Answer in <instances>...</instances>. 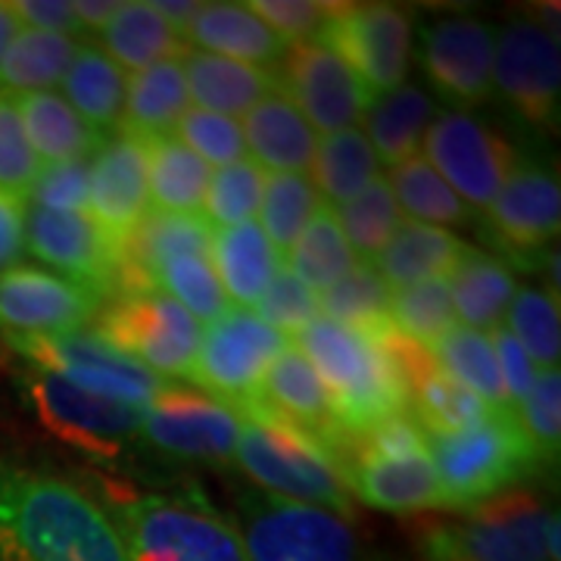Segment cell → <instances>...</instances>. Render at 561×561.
I'll return each mask as SVG.
<instances>
[{
  "mask_svg": "<svg viewBox=\"0 0 561 561\" xmlns=\"http://www.w3.org/2000/svg\"><path fill=\"white\" fill-rule=\"evenodd\" d=\"M0 561H128L110 515L62 478L0 461Z\"/></svg>",
  "mask_w": 561,
  "mask_h": 561,
  "instance_id": "6da1fadb",
  "label": "cell"
},
{
  "mask_svg": "<svg viewBox=\"0 0 561 561\" xmlns=\"http://www.w3.org/2000/svg\"><path fill=\"white\" fill-rule=\"evenodd\" d=\"M103 496L128 561H250L234 522L197 490L135 493L103 481Z\"/></svg>",
  "mask_w": 561,
  "mask_h": 561,
  "instance_id": "7a4b0ae2",
  "label": "cell"
},
{
  "mask_svg": "<svg viewBox=\"0 0 561 561\" xmlns=\"http://www.w3.org/2000/svg\"><path fill=\"white\" fill-rule=\"evenodd\" d=\"M294 346L316 368L346 434H362L393 415H405V387L397 365L371 331L316 319L297 334Z\"/></svg>",
  "mask_w": 561,
  "mask_h": 561,
  "instance_id": "3957f363",
  "label": "cell"
},
{
  "mask_svg": "<svg viewBox=\"0 0 561 561\" xmlns=\"http://www.w3.org/2000/svg\"><path fill=\"white\" fill-rule=\"evenodd\" d=\"M241 415V440L234 459L262 493L287 502L319 505L346 518L353 496L337 459L316 437L275 415L260 397L231 405Z\"/></svg>",
  "mask_w": 561,
  "mask_h": 561,
  "instance_id": "277c9868",
  "label": "cell"
},
{
  "mask_svg": "<svg viewBox=\"0 0 561 561\" xmlns=\"http://www.w3.org/2000/svg\"><path fill=\"white\" fill-rule=\"evenodd\" d=\"M427 453L449 512H468L505 490L524 486L542 465L515 412L490 415L459 434L427 437Z\"/></svg>",
  "mask_w": 561,
  "mask_h": 561,
  "instance_id": "5b68a950",
  "label": "cell"
},
{
  "mask_svg": "<svg viewBox=\"0 0 561 561\" xmlns=\"http://www.w3.org/2000/svg\"><path fill=\"white\" fill-rule=\"evenodd\" d=\"M16 390L41 427L79 456L119 465L138 446L140 409L135 405L88 393L35 365L16 375Z\"/></svg>",
  "mask_w": 561,
  "mask_h": 561,
  "instance_id": "8992f818",
  "label": "cell"
},
{
  "mask_svg": "<svg viewBox=\"0 0 561 561\" xmlns=\"http://www.w3.org/2000/svg\"><path fill=\"white\" fill-rule=\"evenodd\" d=\"M234 527L250 561H365L356 527L319 505L241 490Z\"/></svg>",
  "mask_w": 561,
  "mask_h": 561,
  "instance_id": "52a82bcc",
  "label": "cell"
},
{
  "mask_svg": "<svg viewBox=\"0 0 561 561\" xmlns=\"http://www.w3.org/2000/svg\"><path fill=\"white\" fill-rule=\"evenodd\" d=\"M552 512L540 493L515 486L468 508L461 522L431 527L421 549L453 561H556L546 542Z\"/></svg>",
  "mask_w": 561,
  "mask_h": 561,
  "instance_id": "ba28073f",
  "label": "cell"
},
{
  "mask_svg": "<svg viewBox=\"0 0 561 561\" xmlns=\"http://www.w3.org/2000/svg\"><path fill=\"white\" fill-rule=\"evenodd\" d=\"M94 334L160 378L169 375L191 381L201 346V324L162 290L116 297L94 316Z\"/></svg>",
  "mask_w": 561,
  "mask_h": 561,
  "instance_id": "9c48e42d",
  "label": "cell"
},
{
  "mask_svg": "<svg viewBox=\"0 0 561 561\" xmlns=\"http://www.w3.org/2000/svg\"><path fill=\"white\" fill-rule=\"evenodd\" d=\"M3 343L35 368L54 371L69 383L106 400L147 409L157 400L165 378L153 375L140 362L106 346L98 334H3Z\"/></svg>",
  "mask_w": 561,
  "mask_h": 561,
  "instance_id": "30bf717a",
  "label": "cell"
},
{
  "mask_svg": "<svg viewBox=\"0 0 561 561\" xmlns=\"http://www.w3.org/2000/svg\"><path fill=\"white\" fill-rule=\"evenodd\" d=\"M341 57L371 98L405 84L412 62V16L390 3H343L321 25L319 38Z\"/></svg>",
  "mask_w": 561,
  "mask_h": 561,
  "instance_id": "8fae6325",
  "label": "cell"
},
{
  "mask_svg": "<svg viewBox=\"0 0 561 561\" xmlns=\"http://www.w3.org/2000/svg\"><path fill=\"white\" fill-rule=\"evenodd\" d=\"M421 157L474 213L496 201L502 184L522 165L518 150L500 131L456 110H446L431 122Z\"/></svg>",
  "mask_w": 561,
  "mask_h": 561,
  "instance_id": "7c38bea8",
  "label": "cell"
},
{
  "mask_svg": "<svg viewBox=\"0 0 561 561\" xmlns=\"http://www.w3.org/2000/svg\"><path fill=\"white\" fill-rule=\"evenodd\" d=\"M537 131H556L561 113V47L534 16L502 25L493 54V91Z\"/></svg>",
  "mask_w": 561,
  "mask_h": 561,
  "instance_id": "4fadbf2b",
  "label": "cell"
},
{
  "mask_svg": "<svg viewBox=\"0 0 561 561\" xmlns=\"http://www.w3.org/2000/svg\"><path fill=\"white\" fill-rule=\"evenodd\" d=\"M287 350V337L268 328L250 309H228L221 319L206 324L197 346L191 381L201 383L203 393L238 405L260 397L262 378L268 365Z\"/></svg>",
  "mask_w": 561,
  "mask_h": 561,
  "instance_id": "5bb4252c",
  "label": "cell"
},
{
  "mask_svg": "<svg viewBox=\"0 0 561 561\" xmlns=\"http://www.w3.org/2000/svg\"><path fill=\"white\" fill-rule=\"evenodd\" d=\"M140 440L165 456L225 465L241 440V415L194 387L165 383L157 400L140 409Z\"/></svg>",
  "mask_w": 561,
  "mask_h": 561,
  "instance_id": "9a60e30c",
  "label": "cell"
},
{
  "mask_svg": "<svg viewBox=\"0 0 561 561\" xmlns=\"http://www.w3.org/2000/svg\"><path fill=\"white\" fill-rule=\"evenodd\" d=\"M493 54L496 28L478 16H437L419 35L421 72L434 94L456 106V113L493 98Z\"/></svg>",
  "mask_w": 561,
  "mask_h": 561,
  "instance_id": "2e32d148",
  "label": "cell"
},
{
  "mask_svg": "<svg viewBox=\"0 0 561 561\" xmlns=\"http://www.w3.org/2000/svg\"><path fill=\"white\" fill-rule=\"evenodd\" d=\"M483 213L486 238L500 247L502 256L522 268H534L549 260L559 243V175L537 162H522Z\"/></svg>",
  "mask_w": 561,
  "mask_h": 561,
  "instance_id": "e0dca14e",
  "label": "cell"
},
{
  "mask_svg": "<svg viewBox=\"0 0 561 561\" xmlns=\"http://www.w3.org/2000/svg\"><path fill=\"white\" fill-rule=\"evenodd\" d=\"M280 94L302 113L312 131L334 135L359 128L371 94L346 62L321 41L287 47L280 60Z\"/></svg>",
  "mask_w": 561,
  "mask_h": 561,
  "instance_id": "ac0fdd59",
  "label": "cell"
},
{
  "mask_svg": "<svg viewBox=\"0 0 561 561\" xmlns=\"http://www.w3.org/2000/svg\"><path fill=\"white\" fill-rule=\"evenodd\" d=\"M25 250L47 262L60 278L91 290L94 297L119 294L122 247L110 241L88 213L25 209Z\"/></svg>",
  "mask_w": 561,
  "mask_h": 561,
  "instance_id": "d6986e66",
  "label": "cell"
},
{
  "mask_svg": "<svg viewBox=\"0 0 561 561\" xmlns=\"http://www.w3.org/2000/svg\"><path fill=\"white\" fill-rule=\"evenodd\" d=\"M147 213V138L116 128L88 160V216L122 247Z\"/></svg>",
  "mask_w": 561,
  "mask_h": 561,
  "instance_id": "ffe728a7",
  "label": "cell"
},
{
  "mask_svg": "<svg viewBox=\"0 0 561 561\" xmlns=\"http://www.w3.org/2000/svg\"><path fill=\"white\" fill-rule=\"evenodd\" d=\"M101 297L35 265L0 272V337L3 334H72L98 316Z\"/></svg>",
  "mask_w": 561,
  "mask_h": 561,
  "instance_id": "44dd1931",
  "label": "cell"
},
{
  "mask_svg": "<svg viewBox=\"0 0 561 561\" xmlns=\"http://www.w3.org/2000/svg\"><path fill=\"white\" fill-rule=\"evenodd\" d=\"M260 400L275 415L306 431L321 446H328V453L341 465V453L350 434L334 419V409H331V400L321 387L316 368L294 343H287V350L268 365V371L262 378Z\"/></svg>",
  "mask_w": 561,
  "mask_h": 561,
  "instance_id": "7402d4cb",
  "label": "cell"
},
{
  "mask_svg": "<svg viewBox=\"0 0 561 561\" xmlns=\"http://www.w3.org/2000/svg\"><path fill=\"white\" fill-rule=\"evenodd\" d=\"M181 38L194 50H206L247 66H280L287 44L247 3H201L184 22Z\"/></svg>",
  "mask_w": 561,
  "mask_h": 561,
  "instance_id": "603a6c76",
  "label": "cell"
},
{
  "mask_svg": "<svg viewBox=\"0 0 561 561\" xmlns=\"http://www.w3.org/2000/svg\"><path fill=\"white\" fill-rule=\"evenodd\" d=\"M343 481L350 496L390 515H415L437 508L449 512L431 456L402 461H350L343 468Z\"/></svg>",
  "mask_w": 561,
  "mask_h": 561,
  "instance_id": "cb8c5ba5",
  "label": "cell"
},
{
  "mask_svg": "<svg viewBox=\"0 0 561 561\" xmlns=\"http://www.w3.org/2000/svg\"><path fill=\"white\" fill-rule=\"evenodd\" d=\"M241 131L250 160L265 172L272 169V175L275 172L302 175L312 165L319 135L302 119L300 110L280 94V88L247 113Z\"/></svg>",
  "mask_w": 561,
  "mask_h": 561,
  "instance_id": "d4e9b609",
  "label": "cell"
},
{
  "mask_svg": "<svg viewBox=\"0 0 561 561\" xmlns=\"http://www.w3.org/2000/svg\"><path fill=\"white\" fill-rule=\"evenodd\" d=\"M181 69L187 79L191 101H197V110L219 113L228 119L247 116L256 103L278 91V79L260 66L225 60L194 47H187V54L181 57Z\"/></svg>",
  "mask_w": 561,
  "mask_h": 561,
  "instance_id": "484cf974",
  "label": "cell"
},
{
  "mask_svg": "<svg viewBox=\"0 0 561 561\" xmlns=\"http://www.w3.org/2000/svg\"><path fill=\"white\" fill-rule=\"evenodd\" d=\"M437 101L419 84H400L387 94L371 98L365 110V138L378 153L381 165L397 169L421 153L424 135L437 119Z\"/></svg>",
  "mask_w": 561,
  "mask_h": 561,
  "instance_id": "4316f807",
  "label": "cell"
},
{
  "mask_svg": "<svg viewBox=\"0 0 561 561\" xmlns=\"http://www.w3.org/2000/svg\"><path fill=\"white\" fill-rule=\"evenodd\" d=\"M471 247L446 228L421 225V221H400L383 253L371 262L390 290H400L421 280L449 278L453 268Z\"/></svg>",
  "mask_w": 561,
  "mask_h": 561,
  "instance_id": "83f0119b",
  "label": "cell"
},
{
  "mask_svg": "<svg viewBox=\"0 0 561 561\" xmlns=\"http://www.w3.org/2000/svg\"><path fill=\"white\" fill-rule=\"evenodd\" d=\"M213 268L219 275L228 302L250 309L262 300L265 287L280 268V256L268 243L260 221H243L234 228H219L213 234Z\"/></svg>",
  "mask_w": 561,
  "mask_h": 561,
  "instance_id": "f1b7e54d",
  "label": "cell"
},
{
  "mask_svg": "<svg viewBox=\"0 0 561 561\" xmlns=\"http://www.w3.org/2000/svg\"><path fill=\"white\" fill-rule=\"evenodd\" d=\"M103 54L122 72H144L165 60H181L187 44L181 28L162 20L153 3H119L116 16L101 28Z\"/></svg>",
  "mask_w": 561,
  "mask_h": 561,
  "instance_id": "f546056e",
  "label": "cell"
},
{
  "mask_svg": "<svg viewBox=\"0 0 561 561\" xmlns=\"http://www.w3.org/2000/svg\"><path fill=\"white\" fill-rule=\"evenodd\" d=\"M13 103L25 128V138L32 144L41 165L91 160V153L98 150L101 135L81 119L60 94L54 91L13 94Z\"/></svg>",
  "mask_w": 561,
  "mask_h": 561,
  "instance_id": "4dcf8cb0",
  "label": "cell"
},
{
  "mask_svg": "<svg viewBox=\"0 0 561 561\" xmlns=\"http://www.w3.org/2000/svg\"><path fill=\"white\" fill-rule=\"evenodd\" d=\"M446 284H449L453 309H456V319H461V328H474L483 334H490L505 321L508 302L518 290L512 268L474 247L461 256Z\"/></svg>",
  "mask_w": 561,
  "mask_h": 561,
  "instance_id": "1f68e13d",
  "label": "cell"
},
{
  "mask_svg": "<svg viewBox=\"0 0 561 561\" xmlns=\"http://www.w3.org/2000/svg\"><path fill=\"white\" fill-rule=\"evenodd\" d=\"M187 110H191V91L181 60L157 62L128 79L119 128L138 138H162L175 131V125Z\"/></svg>",
  "mask_w": 561,
  "mask_h": 561,
  "instance_id": "d6a6232c",
  "label": "cell"
},
{
  "mask_svg": "<svg viewBox=\"0 0 561 561\" xmlns=\"http://www.w3.org/2000/svg\"><path fill=\"white\" fill-rule=\"evenodd\" d=\"M209 179H213V169L197 153H191L175 135L147 138L150 209L203 216V201H206Z\"/></svg>",
  "mask_w": 561,
  "mask_h": 561,
  "instance_id": "836d02e7",
  "label": "cell"
},
{
  "mask_svg": "<svg viewBox=\"0 0 561 561\" xmlns=\"http://www.w3.org/2000/svg\"><path fill=\"white\" fill-rule=\"evenodd\" d=\"M125 88H128V76L119 66L98 47L81 44L66 79H62L60 98L103 138V135H113L122 125Z\"/></svg>",
  "mask_w": 561,
  "mask_h": 561,
  "instance_id": "e575fe53",
  "label": "cell"
},
{
  "mask_svg": "<svg viewBox=\"0 0 561 561\" xmlns=\"http://www.w3.org/2000/svg\"><path fill=\"white\" fill-rule=\"evenodd\" d=\"M309 169L319 197H324L321 203H328L331 209L359 197L371 181L381 179V160L362 128L324 135L316 144V157Z\"/></svg>",
  "mask_w": 561,
  "mask_h": 561,
  "instance_id": "d590c367",
  "label": "cell"
},
{
  "mask_svg": "<svg viewBox=\"0 0 561 561\" xmlns=\"http://www.w3.org/2000/svg\"><path fill=\"white\" fill-rule=\"evenodd\" d=\"M79 47L81 44L72 41V35L22 28L0 62V91L38 94L57 88L66 79Z\"/></svg>",
  "mask_w": 561,
  "mask_h": 561,
  "instance_id": "8d00e7d4",
  "label": "cell"
},
{
  "mask_svg": "<svg viewBox=\"0 0 561 561\" xmlns=\"http://www.w3.org/2000/svg\"><path fill=\"white\" fill-rule=\"evenodd\" d=\"M390 194L400 206V213L409 216V221L434 225V228H465L474 225L478 213L461 201L459 194L434 172V165L424 157H412L387 175Z\"/></svg>",
  "mask_w": 561,
  "mask_h": 561,
  "instance_id": "74e56055",
  "label": "cell"
},
{
  "mask_svg": "<svg viewBox=\"0 0 561 561\" xmlns=\"http://www.w3.org/2000/svg\"><path fill=\"white\" fill-rule=\"evenodd\" d=\"M431 353H434V359H437L443 371L453 381H459L465 390H471L474 397H481L493 415L515 412L508 405L505 387H502L500 365H496L490 334L456 324L453 331H446L440 341L431 346Z\"/></svg>",
  "mask_w": 561,
  "mask_h": 561,
  "instance_id": "f35d334b",
  "label": "cell"
},
{
  "mask_svg": "<svg viewBox=\"0 0 561 561\" xmlns=\"http://www.w3.org/2000/svg\"><path fill=\"white\" fill-rule=\"evenodd\" d=\"M356 256L350 250V243L343 238L341 225L334 219V209L328 203H321L319 213L306 225L300 241L290 247L287 253V268L309 287V290H328L334 287L343 275L353 272Z\"/></svg>",
  "mask_w": 561,
  "mask_h": 561,
  "instance_id": "ab89813d",
  "label": "cell"
},
{
  "mask_svg": "<svg viewBox=\"0 0 561 561\" xmlns=\"http://www.w3.org/2000/svg\"><path fill=\"white\" fill-rule=\"evenodd\" d=\"M321 197L309 175L275 172L265 179L260 203V228L278 256H287L290 247L300 241L306 225L319 213Z\"/></svg>",
  "mask_w": 561,
  "mask_h": 561,
  "instance_id": "60d3db41",
  "label": "cell"
},
{
  "mask_svg": "<svg viewBox=\"0 0 561 561\" xmlns=\"http://www.w3.org/2000/svg\"><path fill=\"white\" fill-rule=\"evenodd\" d=\"M334 219L341 225L353 256L371 265L383 253V247L390 243L393 231L400 228L402 213L393 201V194H390V184L381 175V179L371 181L359 197L337 206Z\"/></svg>",
  "mask_w": 561,
  "mask_h": 561,
  "instance_id": "b9f144b4",
  "label": "cell"
},
{
  "mask_svg": "<svg viewBox=\"0 0 561 561\" xmlns=\"http://www.w3.org/2000/svg\"><path fill=\"white\" fill-rule=\"evenodd\" d=\"M505 328L524 353L540 368H559L561 359V316L559 300L537 287H518L505 312Z\"/></svg>",
  "mask_w": 561,
  "mask_h": 561,
  "instance_id": "7bdbcfd3",
  "label": "cell"
},
{
  "mask_svg": "<svg viewBox=\"0 0 561 561\" xmlns=\"http://www.w3.org/2000/svg\"><path fill=\"white\" fill-rule=\"evenodd\" d=\"M387 316L397 324V331H402L405 337H412L427 350L440 341L446 331L456 328V309H453L446 278L421 280V284L390 290Z\"/></svg>",
  "mask_w": 561,
  "mask_h": 561,
  "instance_id": "ee69618b",
  "label": "cell"
},
{
  "mask_svg": "<svg viewBox=\"0 0 561 561\" xmlns=\"http://www.w3.org/2000/svg\"><path fill=\"white\" fill-rule=\"evenodd\" d=\"M153 287L184 306L197 324L201 321L213 324L231 309L209 256H179V260L165 262L153 275Z\"/></svg>",
  "mask_w": 561,
  "mask_h": 561,
  "instance_id": "f6af8a7d",
  "label": "cell"
},
{
  "mask_svg": "<svg viewBox=\"0 0 561 561\" xmlns=\"http://www.w3.org/2000/svg\"><path fill=\"white\" fill-rule=\"evenodd\" d=\"M265 179H268V172L250 157L234 165L216 169L209 179V187H206L203 219L213 228H234L243 221H253V216L260 213Z\"/></svg>",
  "mask_w": 561,
  "mask_h": 561,
  "instance_id": "bcb514c9",
  "label": "cell"
},
{
  "mask_svg": "<svg viewBox=\"0 0 561 561\" xmlns=\"http://www.w3.org/2000/svg\"><path fill=\"white\" fill-rule=\"evenodd\" d=\"M321 319L341 321L350 328H365L387 319L390 309V287L375 272V265L356 262L350 275H343L334 287L319 294Z\"/></svg>",
  "mask_w": 561,
  "mask_h": 561,
  "instance_id": "7dc6e473",
  "label": "cell"
},
{
  "mask_svg": "<svg viewBox=\"0 0 561 561\" xmlns=\"http://www.w3.org/2000/svg\"><path fill=\"white\" fill-rule=\"evenodd\" d=\"M527 440L534 443L542 465H556L561 449V371L540 368L530 393L515 409Z\"/></svg>",
  "mask_w": 561,
  "mask_h": 561,
  "instance_id": "c3c4849f",
  "label": "cell"
},
{
  "mask_svg": "<svg viewBox=\"0 0 561 561\" xmlns=\"http://www.w3.org/2000/svg\"><path fill=\"white\" fill-rule=\"evenodd\" d=\"M179 140L197 153L209 169L213 165H234V162L247 160V144H243L241 122L219 116V113H206V110H187L181 122L175 125Z\"/></svg>",
  "mask_w": 561,
  "mask_h": 561,
  "instance_id": "681fc988",
  "label": "cell"
},
{
  "mask_svg": "<svg viewBox=\"0 0 561 561\" xmlns=\"http://www.w3.org/2000/svg\"><path fill=\"white\" fill-rule=\"evenodd\" d=\"M256 316H260L268 328L280 331L284 337H297L306 324L321 319L319 294L309 290L284 262L275 272L272 284L265 287L262 300L256 302Z\"/></svg>",
  "mask_w": 561,
  "mask_h": 561,
  "instance_id": "f907efd6",
  "label": "cell"
},
{
  "mask_svg": "<svg viewBox=\"0 0 561 561\" xmlns=\"http://www.w3.org/2000/svg\"><path fill=\"white\" fill-rule=\"evenodd\" d=\"M38 172L41 160L25 138L13 94L0 91V191L28 197Z\"/></svg>",
  "mask_w": 561,
  "mask_h": 561,
  "instance_id": "816d5d0a",
  "label": "cell"
},
{
  "mask_svg": "<svg viewBox=\"0 0 561 561\" xmlns=\"http://www.w3.org/2000/svg\"><path fill=\"white\" fill-rule=\"evenodd\" d=\"M25 203L50 213H88V160L41 165Z\"/></svg>",
  "mask_w": 561,
  "mask_h": 561,
  "instance_id": "f5cc1de1",
  "label": "cell"
},
{
  "mask_svg": "<svg viewBox=\"0 0 561 561\" xmlns=\"http://www.w3.org/2000/svg\"><path fill=\"white\" fill-rule=\"evenodd\" d=\"M287 47L302 41L319 38L321 25L331 13V3H312V0H253L247 3Z\"/></svg>",
  "mask_w": 561,
  "mask_h": 561,
  "instance_id": "db71d44e",
  "label": "cell"
},
{
  "mask_svg": "<svg viewBox=\"0 0 561 561\" xmlns=\"http://www.w3.org/2000/svg\"><path fill=\"white\" fill-rule=\"evenodd\" d=\"M490 343H493V353H496V365H500L502 387H505V397H508V405L518 409L524 402V397L530 393L534 387V378H537V365L530 362V356L524 353V346L512 334L508 328L500 324L490 331Z\"/></svg>",
  "mask_w": 561,
  "mask_h": 561,
  "instance_id": "11a10c76",
  "label": "cell"
},
{
  "mask_svg": "<svg viewBox=\"0 0 561 561\" xmlns=\"http://www.w3.org/2000/svg\"><path fill=\"white\" fill-rule=\"evenodd\" d=\"M13 16L25 22L35 32H57V35H79L81 25L76 20L72 3L66 0H13L10 3Z\"/></svg>",
  "mask_w": 561,
  "mask_h": 561,
  "instance_id": "9f6ffc18",
  "label": "cell"
},
{
  "mask_svg": "<svg viewBox=\"0 0 561 561\" xmlns=\"http://www.w3.org/2000/svg\"><path fill=\"white\" fill-rule=\"evenodd\" d=\"M25 197L0 191V272L13 268L25 250Z\"/></svg>",
  "mask_w": 561,
  "mask_h": 561,
  "instance_id": "6f0895ef",
  "label": "cell"
},
{
  "mask_svg": "<svg viewBox=\"0 0 561 561\" xmlns=\"http://www.w3.org/2000/svg\"><path fill=\"white\" fill-rule=\"evenodd\" d=\"M72 10H76V20H79L81 32H84V28L101 32L103 25L116 16L119 3H110V0H103V3H94V0H79V3H72Z\"/></svg>",
  "mask_w": 561,
  "mask_h": 561,
  "instance_id": "680465c9",
  "label": "cell"
},
{
  "mask_svg": "<svg viewBox=\"0 0 561 561\" xmlns=\"http://www.w3.org/2000/svg\"><path fill=\"white\" fill-rule=\"evenodd\" d=\"M197 7H201V3H194V0H157V3H153V10L160 13L162 20L172 22L175 28H184V22L197 13Z\"/></svg>",
  "mask_w": 561,
  "mask_h": 561,
  "instance_id": "91938a15",
  "label": "cell"
},
{
  "mask_svg": "<svg viewBox=\"0 0 561 561\" xmlns=\"http://www.w3.org/2000/svg\"><path fill=\"white\" fill-rule=\"evenodd\" d=\"M20 32H22V22L13 16L10 3H0V62H3L7 50H10V44L16 41Z\"/></svg>",
  "mask_w": 561,
  "mask_h": 561,
  "instance_id": "94428289",
  "label": "cell"
},
{
  "mask_svg": "<svg viewBox=\"0 0 561 561\" xmlns=\"http://www.w3.org/2000/svg\"><path fill=\"white\" fill-rule=\"evenodd\" d=\"M421 561H453L440 556V552H431V549H421Z\"/></svg>",
  "mask_w": 561,
  "mask_h": 561,
  "instance_id": "6125c7cd",
  "label": "cell"
}]
</instances>
